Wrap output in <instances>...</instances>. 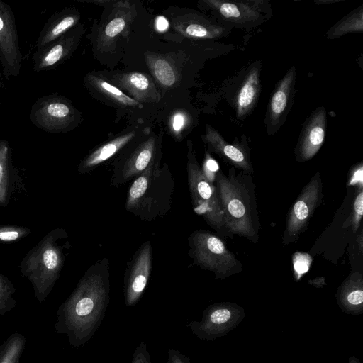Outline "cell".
Masks as SVG:
<instances>
[{
	"instance_id": "obj_1",
	"label": "cell",
	"mask_w": 363,
	"mask_h": 363,
	"mask_svg": "<svg viewBox=\"0 0 363 363\" xmlns=\"http://www.w3.org/2000/svg\"><path fill=\"white\" fill-rule=\"evenodd\" d=\"M109 260L92 264L57 312L55 330L65 334L69 345L84 346L94 335L110 302Z\"/></svg>"
},
{
	"instance_id": "obj_2",
	"label": "cell",
	"mask_w": 363,
	"mask_h": 363,
	"mask_svg": "<svg viewBox=\"0 0 363 363\" xmlns=\"http://www.w3.org/2000/svg\"><path fill=\"white\" fill-rule=\"evenodd\" d=\"M249 174L244 172L237 174L233 167L227 176L218 170L213 184L228 236L237 235L257 242L260 223L255 184Z\"/></svg>"
},
{
	"instance_id": "obj_3",
	"label": "cell",
	"mask_w": 363,
	"mask_h": 363,
	"mask_svg": "<svg viewBox=\"0 0 363 363\" xmlns=\"http://www.w3.org/2000/svg\"><path fill=\"white\" fill-rule=\"evenodd\" d=\"M69 247L65 230L55 228L49 231L23 259L20 264L21 274L31 283L39 302L47 298L58 280Z\"/></svg>"
},
{
	"instance_id": "obj_4",
	"label": "cell",
	"mask_w": 363,
	"mask_h": 363,
	"mask_svg": "<svg viewBox=\"0 0 363 363\" xmlns=\"http://www.w3.org/2000/svg\"><path fill=\"white\" fill-rule=\"evenodd\" d=\"M160 159L135 178L127 193L126 211L144 221L162 217L172 206L174 181L168 165L161 166Z\"/></svg>"
},
{
	"instance_id": "obj_5",
	"label": "cell",
	"mask_w": 363,
	"mask_h": 363,
	"mask_svg": "<svg viewBox=\"0 0 363 363\" xmlns=\"http://www.w3.org/2000/svg\"><path fill=\"white\" fill-rule=\"evenodd\" d=\"M189 255L194 264L225 279L242 270V264L217 235L203 230L194 231L188 238Z\"/></svg>"
},
{
	"instance_id": "obj_6",
	"label": "cell",
	"mask_w": 363,
	"mask_h": 363,
	"mask_svg": "<svg viewBox=\"0 0 363 363\" xmlns=\"http://www.w3.org/2000/svg\"><path fill=\"white\" fill-rule=\"evenodd\" d=\"M187 147L188 186L194 211L219 235L228 236L216 187L203 173L191 141L187 142Z\"/></svg>"
},
{
	"instance_id": "obj_7",
	"label": "cell",
	"mask_w": 363,
	"mask_h": 363,
	"mask_svg": "<svg viewBox=\"0 0 363 363\" xmlns=\"http://www.w3.org/2000/svg\"><path fill=\"white\" fill-rule=\"evenodd\" d=\"M29 118L37 128L48 133H66L81 121V114L72 101L54 93L38 97L33 104Z\"/></svg>"
},
{
	"instance_id": "obj_8",
	"label": "cell",
	"mask_w": 363,
	"mask_h": 363,
	"mask_svg": "<svg viewBox=\"0 0 363 363\" xmlns=\"http://www.w3.org/2000/svg\"><path fill=\"white\" fill-rule=\"evenodd\" d=\"M244 308L236 303L220 302L208 306L200 321H191L186 326L201 340H215L227 335L245 318Z\"/></svg>"
},
{
	"instance_id": "obj_9",
	"label": "cell",
	"mask_w": 363,
	"mask_h": 363,
	"mask_svg": "<svg viewBox=\"0 0 363 363\" xmlns=\"http://www.w3.org/2000/svg\"><path fill=\"white\" fill-rule=\"evenodd\" d=\"M323 198L322 181L317 172L303 187L289 211L282 240L284 245L295 242L306 230Z\"/></svg>"
},
{
	"instance_id": "obj_10",
	"label": "cell",
	"mask_w": 363,
	"mask_h": 363,
	"mask_svg": "<svg viewBox=\"0 0 363 363\" xmlns=\"http://www.w3.org/2000/svg\"><path fill=\"white\" fill-rule=\"evenodd\" d=\"M160 156L159 140L155 135H150L114 162L111 185L118 186L136 178Z\"/></svg>"
},
{
	"instance_id": "obj_11",
	"label": "cell",
	"mask_w": 363,
	"mask_h": 363,
	"mask_svg": "<svg viewBox=\"0 0 363 363\" xmlns=\"http://www.w3.org/2000/svg\"><path fill=\"white\" fill-rule=\"evenodd\" d=\"M0 62L7 81L17 77L22 67L18 34L11 6L0 0Z\"/></svg>"
},
{
	"instance_id": "obj_12",
	"label": "cell",
	"mask_w": 363,
	"mask_h": 363,
	"mask_svg": "<svg viewBox=\"0 0 363 363\" xmlns=\"http://www.w3.org/2000/svg\"><path fill=\"white\" fill-rule=\"evenodd\" d=\"M152 264V248L148 240L142 244L128 262L123 289L126 306L132 307L140 299L150 277Z\"/></svg>"
},
{
	"instance_id": "obj_13",
	"label": "cell",
	"mask_w": 363,
	"mask_h": 363,
	"mask_svg": "<svg viewBox=\"0 0 363 363\" xmlns=\"http://www.w3.org/2000/svg\"><path fill=\"white\" fill-rule=\"evenodd\" d=\"M82 33V26L77 25L37 50L33 55V70L35 72L52 70L70 57L79 45Z\"/></svg>"
},
{
	"instance_id": "obj_14",
	"label": "cell",
	"mask_w": 363,
	"mask_h": 363,
	"mask_svg": "<svg viewBox=\"0 0 363 363\" xmlns=\"http://www.w3.org/2000/svg\"><path fill=\"white\" fill-rule=\"evenodd\" d=\"M296 69L291 67L276 86L269 100L266 113V125L269 135H273L284 123L294 93Z\"/></svg>"
},
{
	"instance_id": "obj_15",
	"label": "cell",
	"mask_w": 363,
	"mask_h": 363,
	"mask_svg": "<svg viewBox=\"0 0 363 363\" xmlns=\"http://www.w3.org/2000/svg\"><path fill=\"white\" fill-rule=\"evenodd\" d=\"M326 121L324 107L317 108L307 119L295 150L298 161L309 160L318 152L325 140Z\"/></svg>"
},
{
	"instance_id": "obj_16",
	"label": "cell",
	"mask_w": 363,
	"mask_h": 363,
	"mask_svg": "<svg viewBox=\"0 0 363 363\" xmlns=\"http://www.w3.org/2000/svg\"><path fill=\"white\" fill-rule=\"evenodd\" d=\"M208 7L216 11L228 23L245 26L257 23L261 18L259 1H203Z\"/></svg>"
},
{
	"instance_id": "obj_17",
	"label": "cell",
	"mask_w": 363,
	"mask_h": 363,
	"mask_svg": "<svg viewBox=\"0 0 363 363\" xmlns=\"http://www.w3.org/2000/svg\"><path fill=\"white\" fill-rule=\"evenodd\" d=\"M111 84L126 91L138 102L157 103L160 94L151 78L143 73L131 72L111 74Z\"/></svg>"
},
{
	"instance_id": "obj_18",
	"label": "cell",
	"mask_w": 363,
	"mask_h": 363,
	"mask_svg": "<svg viewBox=\"0 0 363 363\" xmlns=\"http://www.w3.org/2000/svg\"><path fill=\"white\" fill-rule=\"evenodd\" d=\"M203 140L211 151L219 155L233 167L246 173H253V168L248 152L240 145H232L224 140L222 135L213 127L206 125Z\"/></svg>"
},
{
	"instance_id": "obj_19",
	"label": "cell",
	"mask_w": 363,
	"mask_h": 363,
	"mask_svg": "<svg viewBox=\"0 0 363 363\" xmlns=\"http://www.w3.org/2000/svg\"><path fill=\"white\" fill-rule=\"evenodd\" d=\"M113 6V14L101 28L98 35L97 45L100 50H110L118 36L129 27L134 18L135 10L128 1H115Z\"/></svg>"
},
{
	"instance_id": "obj_20",
	"label": "cell",
	"mask_w": 363,
	"mask_h": 363,
	"mask_svg": "<svg viewBox=\"0 0 363 363\" xmlns=\"http://www.w3.org/2000/svg\"><path fill=\"white\" fill-rule=\"evenodd\" d=\"M174 29L183 35L194 39H211L221 36L225 28L211 22L203 16L187 13L172 19Z\"/></svg>"
},
{
	"instance_id": "obj_21",
	"label": "cell",
	"mask_w": 363,
	"mask_h": 363,
	"mask_svg": "<svg viewBox=\"0 0 363 363\" xmlns=\"http://www.w3.org/2000/svg\"><path fill=\"white\" fill-rule=\"evenodd\" d=\"M80 18L75 8H65L50 16L37 38L35 48L39 50L77 26Z\"/></svg>"
},
{
	"instance_id": "obj_22",
	"label": "cell",
	"mask_w": 363,
	"mask_h": 363,
	"mask_svg": "<svg viewBox=\"0 0 363 363\" xmlns=\"http://www.w3.org/2000/svg\"><path fill=\"white\" fill-rule=\"evenodd\" d=\"M136 136L137 131L132 130L123 133L101 145L80 162L77 167L78 172L80 174H86L94 169L123 149L127 145L130 143Z\"/></svg>"
},
{
	"instance_id": "obj_23",
	"label": "cell",
	"mask_w": 363,
	"mask_h": 363,
	"mask_svg": "<svg viewBox=\"0 0 363 363\" xmlns=\"http://www.w3.org/2000/svg\"><path fill=\"white\" fill-rule=\"evenodd\" d=\"M336 300L341 310L348 314L363 312V277L359 272L351 273L340 284Z\"/></svg>"
},
{
	"instance_id": "obj_24",
	"label": "cell",
	"mask_w": 363,
	"mask_h": 363,
	"mask_svg": "<svg viewBox=\"0 0 363 363\" xmlns=\"http://www.w3.org/2000/svg\"><path fill=\"white\" fill-rule=\"evenodd\" d=\"M261 91L260 69H251L241 84L235 99L238 118L246 116L255 107Z\"/></svg>"
},
{
	"instance_id": "obj_25",
	"label": "cell",
	"mask_w": 363,
	"mask_h": 363,
	"mask_svg": "<svg viewBox=\"0 0 363 363\" xmlns=\"http://www.w3.org/2000/svg\"><path fill=\"white\" fill-rule=\"evenodd\" d=\"M85 82L90 89L92 88L101 96L118 106L123 108L142 107L140 102L125 94L122 90L99 74L89 73L85 77Z\"/></svg>"
},
{
	"instance_id": "obj_26",
	"label": "cell",
	"mask_w": 363,
	"mask_h": 363,
	"mask_svg": "<svg viewBox=\"0 0 363 363\" xmlns=\"http://www.w3.org/2000/svg\"><path fill=\"white\" fill-rule=\"evenodd\" d=\"M12 150L9 141L0 140V206L6 207L11 197L12 176Z\"/></svg>"
},
{
	"instance_id": "obj_27",
	"label": "cell",
	"mask_w": 363,
	"mask_h": 363,
	"mask_svg": "<svg viewBox=\"0 0 363 363\" xmlns=\"http://www.w3.org/2000/svg\"><path fill=\"white\" fill-rule=\"evenodd\" d=\"M363 30V6H360L341 18L326 33L328 39L333 40L350 33Z\"/></svg>"
},
{
	"instance_id": "obj_28",
	"label": "cell",
	"mask_w": 363,
	"mask_h": 363,
	"mask_svg": "<svg viewBox=\"0 0 363 363\" xmlns=\"http://www.w3.org/2000/svg\"><path fill=\"white\" fill-rule=\"evenodd\" d=\"M147 62L154 77L162 86L169 88L176 84L177 73L168 60L150 55L147 57Z\"/></svg>"
},
{
	"instance_id": "obj_29",
	"label": "cell",
	"mask_w": 363,
	"mask_h": 363,
	"mask_svg": "<svg viewBox=\"0 0 363 363\" xmlns=\"http://www.w3.org/2000/svg\"><path fill=\"white\" fill-rule=\"evenodd\" d=\"M23 335L14 333L0 346V363H18L25 347Z\"/></svg>"
},
{
	"instance_id": "obj_30",
	"label": "cell",
	"mask_w": 363,
	"mask_h": 363,
	"mask_svg": "<svg viewBox=\"0 0 363 363\" xmlns=\"http://www.w3.org/2000/svg\"><path fill=\"white\" fill-rule=\"evenodd\" d=\"M16 291L13 283L0 274V315L13 309L16 305L13 298Z\"/></svg>"
},
{
	"instance_id": "obj_31",
	"label": "cell",
	"mask_w": 363,
	"mask_h": 363,
	"mask_svg": "<svg viewBox=\"0 0 363 363\" xmlns=\"http://www.w3.org/2000/svg\"><path fill=\"white\" fill-rule=\"evenodd\" d=\"M31 230L15 225H0V242H13L30 234Z\"/></svg>"
},
{
	"instance_id": "obj_32",
	"label": "cell",
	"mask_w": 363,
	"mask_h": 363,
	"mask_svg": "<svg viewBox=\"0 0 363 363\" xmlns=\"http://www.w3.org/2000/svg\"><path fill=\"white\" fill-rule=\"evenodd\" d=\"M201 168L206 178L213 184L216 174L219 170V166L217 162L207 152L205 154L203 166Z\"/></svg>"
},
{
	"instance_id": "obj_33",
	"label": "cell",
	"mask_w": 363,
	"mask_h": 363,
	"mask_svg": "<svg viewBox=\"0 0 363 363\" xmlns=\"http://www.w3.org/2000/svg\"><path fill=\"white\" fill-rule=\"evenodd\" d=\"M363 213V191L361 190L354 202V214L352 219L354 233L359 228Z\"/></svg>"
},
{
	"instance_id": "obj_34",
	"label": "cell",
	"mask_w": 363,
	"mask_h": 363,
	"mask_svg": "<svg viewBox=\"0 0 363 363\" xmlns=\"http://www.w3.org/2000/svg\"><path fill=\"white\" fill-rule=\"evenodd\" d=\"M131 363H152L147 345L141 342L133 352Z\"/></svg>"
},
{
	"instance_id": "obj_35",
	"label": "cell",
	"mask_w": 363,
	"mask_h": 363,
	"mask_svg": "<svg viewBox=\"0 0 363 363\" xmlns=\"http://www.w3.org/2000/svg\"><path fill=\"white\" fill-rule=\"evenodd\" d=\"M186 124V117L184 113L177 112L172 116L171 128L176 135H179Z\"/></svg>"
},
{
	"instance_id": "obj_36",
	"label": "cell",
	"mask_w": 363,
	"mask_h": 363,
	"mask_svg": "<svg viewBox=\"0 0 363 363\" xmlns=\"http://www.w3.org/2000/svg\"><path fill=\"white\" fill-rule=\"evenodd\" d=\"M164 363H192L190 359L177 349L169 348Z\"/></svg>"
},
{
	"instance_id": "obj_37",
	"label": "cell",
	"mask_w": 363,
	"mask_h": 363,
	"mask_svg": "<svg viewBox=\"0 0 363 363\" xmlns=\"http://www.w3.org/2000/svg\"><path fill=\"white\" fill-rule=\"evenodd\" d=\"M155 26L158 30L164 31L168 28L169 23L164 17L159 16L156 19Z\"/></svg>"
},
{
	"instance_id": "obj_38",
	"label": "cell",
	"mask_w": 363,
	"mask_h": 363,
	"mask_svg": "<svg viewBox=\"0 0 363 363\" xmlns=\"http://www.w3.org/2000/svg\"><path fill=\"white\" fill-rule=\"evenodd\" d=\"M362 241H363V238H362V230L359 235L358 238H357V243L359 245V250L361 252H362V247H363Z\"/></svg>"
},
{
	"instance_id": "obj_39",
	"label": "cell",
	"mask_w": 363,
	"mask_h": 363,
	"mask_svg": "<svg viewBox=\"0 0 363 363\" xmlns=\"http://www.w3.org/2000/svg\"><path fill=\"white\" fill-rule=\"evenodd\" d=\"M348 363H360L359 360L354 356H352L349 359Z\"/></svg>"
},
{
	"instance_id": "obj_40",
	"label": "cell",
	"mask_w": 363,
	"mask_h": 363,
	"mask_svg": "<svg viewBox=\"0 0 363 363\" xmlns=\"http://www.w3.org/2000/svg\"><path fill=\"white\" fill-rule=\"evenodd\" d=\"M4 83H3V78H2V74L0 71V93L3 89Z\"/></svg>"
}]
</instances>
